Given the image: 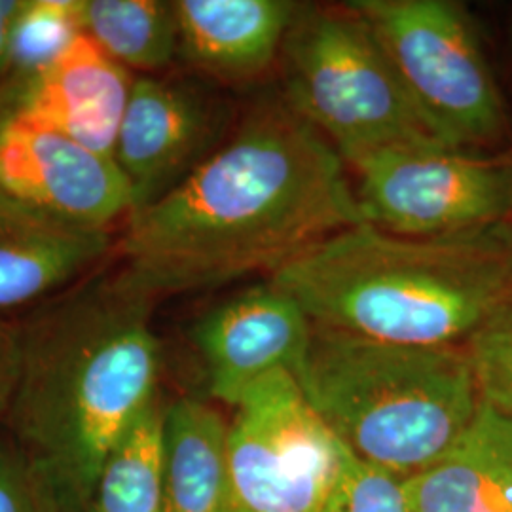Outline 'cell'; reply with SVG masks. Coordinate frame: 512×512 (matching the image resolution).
I'll return each instance as SVG.
<instances>
[{
	"mask_svg": "<svg viewBox=\"0 0 512 512\" xmlns=\"http://www.w3.org/2000/svg\"><path fill=\"white\" fill-rule=\"evenodd\" d=\"M128 220L120 274L150 300L272 277L363 222L342 156L283 95L262 99L183 183Z\"/></svg>",
	"mask_w": 512,
	"mask_h": 512,
	"instance_id": "1",
	"label": "cell"
},
{
	"mask_svg": "<svg viewBox=\"0 0 512 512\" xmlns=\"http://www.w3.org/2000/svg\"><path fill=\"white\" fill-rule=\"evenodd\" d=\"M152 302L118 270L67 289L19 325L10 439L88 503L110 448L154 403Z\"/></svg>",
	"mask_w": 512,
	"mask_h": 512,
	"instance_id": "2",
	"label": "cell"
},
{
	"mask_svg": "<svg viewBox=\"0 0 512 512\" xmlns=\"http://www.w3.org/2000/svg\"><path fill=\"white\" fill-rule=\"evenodd\" d=\"M317 327L459 346L512 302V222L410 238L355 224L270 277Z\"/></svg>",
	"mask_w": 512,
	"mask_h": 512,
	"instance_id": "3",
	"label": "cell"
},
{
	"mask_svg": "<svg viewBox=\"0 0 512 512\" xmlns=\"http://www.w3.org/2000/svg\"><path fill=\"white\" fill-rule=\"evenodd\" d=\"M293 376L353 458L403 480L444 456L480 406L465 346H404L313 325Z\"/></svg>",
	"mask_w": 512,
	"mask_h": 512,
	"instance_id": "4",
	"label": "cell"
},
{
	"mask_svg": "<svg viewBox=\"0 0 512 512\" xmlns=\"http://www.w3.org/2000/svg\"><path fill=\"white\" fill-rule=\"evenodd\" d=\"M281 61L283 99L344 162L380 148L442 143L404 90L380 40L348 4L302 6Z\"/></svg>",
	"mask_w": 512,
	"mask_h": 512,
	"instance_id": "5",
	"label": "cell"
},
{
	"mask_svg": "<svg viewBox=\"0 0 512 512\" xmlns=\"http://www.w3.org/2000/svg\"><path fill=\"white\" fill-rule=\"evenodd\" d=\"M423 120L469 150L505 129V105L467 10L450 0H353Z\"/></svg>",
	"mask_w": 512,
	"mask_h": 512,
	"instance_id": "6",
	"label": "cell"
},
{
	"mask_svg": "<svg viewBox=\"0 0 512 512\" xmlns=\"http://www.w3.org/2000/svg\"><path fill=\"white\" fill-rule=\"evenodd\" d=\"M228 423L230 501L251 512H321L348 450L311 410L291 372L256 382Z\"/></svg>",
	"mask_w": 512,
	"mask_h": 512,
	"instance_id": "7",
	"label": "cell"
},
{
	"mask_svg": "<svg viewBox=\"0 0 512 512\" xmlns=\"http://www.w3.org/2000/svg\"><path fill=\"white\" fill-rule=\"evenodd\" d=\"M361 219L410 236H448L512 220V158L442 143L380 148L348 162Z\"/></svg>",
	"mask_w": 512,
	"mask_h": 512,
	"instance_id": "8",
	"label": "cell"
},
{
	"mask_svg": "<svg viewBox=\"0 0 512 512\" xmlns=\"http://www.w3.org/2000/svg\"><path fill=\"white\" fill-rule=\"evenodd\" d=\"M228 107L183 78H133L114 160L133 194V213L171 192L222 145Z\"/></svg>",
	"mask_w": 512,
	"mask_h": 512,
	"instance_id": "9",
	"label": "cell"
},
{
	"mask_svg": "<svg viewBox=\"0 0 512 512\" xmlns=\"http://www.w3.org/2000/svg\"><path fill=\"white\" fill-rule=\"evenodd\" d=\"M0 190L38 211L90 228H109L133 211L116 160L35 120L0 109Z\"/></svg>",
	"mask_w": 512,
	"mask_h": 512,
	"instance_id": "10",
	"label": "cell"
},
{
	"mask_svg": "<svg viewBox=\"0 0 512 512\" xmlns=\"http://www.w3.org/2000/svg\"><path fill=\"white\" fill-rule=\"evenodd\" d=\"M313 323L275 283L255 285L207 311L192 329L213 399L236 404L262 378L291 372L310 344Z\"/></svg>",
	"mask_w": 512,
	"mask_h": 512,
	"instance_id": "11",
	"label": "cell"
},
{
	"mask_svg": "<svg viewBox=\"0 0 512 512\" xmlns=\"http://www.w3.org/2000/svg\"><path fill=\"white\" fill-rule=\"evenodd\" d=\"M133 78L92 38L80 35L35 73L0 82V109L55 129L114 160Z\"/></svg>",
	"mask_w": 512,
	"mask_h": 512,
	"instance_id": "12",
	"label": "cell"
},
{
	"mask_svg": "<svg viewBox=\"0 0 512 512\" xmlns=\"http://www.w3.org/2000/svg\"><path fill=\"white\" fill-rule=\"evenodd\" d=\"M110 247L109 228L57 219L0 190V313L67 291Z\"/></svg>",
	"mask_w": 512,
	"mask_h": 512,
	"instance_id": "13",
	"label": "cell"
},
{
	"mask_svg": "<svg viewBox=\"0 0 512 512\" xmlns=\"http://www.w3.org/2000/svg\"><path fill=\"white\" fill-rule=\"evenodd\" d=\"M179 54L205 73L247 80L281 55L302 4L289 0H177Z\"/></svg>",
	"mask_w": 512,
	"mask_h": 512,
	"instance_id": "14",
	"label": "cell"
},
{
	"mask_svg": "<svg viewBox=\"0 0 512 512\" xmlns=\"http://www.w3.org/2000/svg\"><path fill=\"white\" fill-rule=\"evenodd\" d=\"M403 488L410 512H512V418L480 401L454 446Z\"/></svg>",
	"mask_w": 512,
	"mask_h": 512,
	"instance_id": "15",
	"label": "cell"
},
{
	"mask_svg": "<svg viewBox=\"0 0 512 512\" xmlns=\"http://www.w3.org/2000/svg\"><path fill=\"white\" fill-rule=\"evenodd\" d=\"M165 512H224L230 503L228 423L184 397L164 412Z\"/></svg>",
	"mask_w": 512,
	"mask_h": 512,
	"instance_id": "16",
	"label": "cell"
},
{
	"mask_svg": "<svg viewBox=\"0 0 512 512\" xmlns=\"http://www.w3.org/2000/svg\"><path fill=\"white\" fill-rule=\"evenodd\" d=\"M84 35L124 69L160 71L179 54L173 2L84 0Z\"/></svg>",
	"mask_w": 512,
	"mask_h": 512,
	"instance_id": "17",
	"label": "cell"
},
{
	"mask_svg": "<svg viewBox=\"0 0 512 512\" xmlns=\"http://www.w3.org/2000/svg\"><path fill=\"white\" fill-rule=\"evenodd\" d=\"M164 412L154 401L110 448L90 512H165Z\"/></svg>",
	"mask_w": 512,
	"mask_h": 512,
	"instance_id": "18",
	"label": "cell"
},
{
	"mask_svg": "<svg viewBox=\"0 0 512 512\" xmlns=\"http://www.w3.org/2000/svg\"><path fill=\"white\" fill-rule=\"evenodd\" d=\"M84 0H21L2 80L35 73L84 35Z\"/></svg>",
	"mask_w": 512,
	"mask_h": 512,
	"instance_id": "19",
	"label": "cell"
},
{
	"mask_svg": "<svg viewBox=\"0 0 512 512\" xmlns=\"http://www.w3.org/2000/svg\"><path fill=\"white\" fill-rule=\"evenodd\" d=\"M0 512H90V503L18 442L2 437Z\"/></svg>",
	"mask_w": 512,
	"mask_h": 512,
	"instance_id": "20",
	"label": "cell"
},
{
	"mask_svg": "<svg viewBox=\"0 0 512 512\" xmlns=\"http://www.w3.org/2000/svg\"><path fill=\"white\" fill-rule=\"evenodd\" d=\"M463 346L480 401L512 418V302L478 327Z\"/></svg>",
	"mask_w": 512,
	"mask_h": 512,
	"instance_id": "21",
	"label": "cell"
},
{
	"mask_svg": "<svg viewBox=\"0 0 512 512\" xmlns=\"http://www.w3.org/2000/svg\"><path fill=\"white\" fill-rule=\"evenodd\" d=\"M321 512H410L403 478L353 458L348 452L344 473Z\"/></svg>",
	"mask_w": 512,
	"mask_h": 512,
	"instance_id": "22",
	"label": "cell"
},
{
	"mask_svg": "<svg viewBox=\"0 0 512 512\" xmlns=\"http://www.w3.org/2000/svg\"><path fill=\"white\" fill-rule=\"evenodd\" d=\"M21 330L16 323L0 319V421L6 420L18 384Z\"/></svg>",
	"mask_w": 512,
	"mask_h": 512,
	"instance_id": "23",
	"label": "cell"
},
{
	"mask_svg": "<svg viewBox=\"0 0 512 512\" xmlns=\"http://www.w3.org/2000/svg\"><path fill=\"white\" fill-rule=\"evenodd\" d=\"M21 0H0V82L8 71V55H10V37L12 25L18 14Z\"/></svg>",
	"mask_w": 512,
	"mask_h": 512,
	"instance_id": "24",
	"label": "cell"
},
{
	"mask_svg": "<svg viewBox=\"0 0 512 512\" xmlns=\"http://www.w3.org/2000/svg\"><path fill=\"white\" fill-rule=\"evenodd\" d=\"M224 512H251V511H245V509H241V507H238V505H234L232 501L228 503V507H226V511Z\"/></svg>",
	"mask_w": 512,
	"mask_h": 512,
	"instance_id": "25",
	"label": "cell"
}]
</instances>
